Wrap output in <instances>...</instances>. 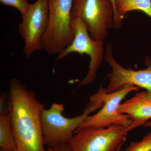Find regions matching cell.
Segmentation results:
<instances>
[{
  "instance_id": "1",
  "label": "cell",
  "mask_w": 151,
  "mask_h": 151,
  "mask_svg": "<svg viewBox=\"0 0 151 151\" xmlns=\"http://www.w3.org/2000/svg\"><path fill=\"white\" fill-rule=\"evenodd\" d=\"M8 96L14 151H46L42 124L44 105L35 92L27 89L17 78L10 81Z\"/></svg>"
},
{
  "instance_id": "2",
  "label": "cell",
  "mask_w": 151,
  "mask_h": 151,
  "mask_svg": "<svg viewBox=\"0 0 151 151\" xmlns=\"http://www.w3.org/2000/svg\"><path fill=\"white\" fill-rule=\"evenodd\" d=\"M74 0H48V24L42 40V50L59 54L72 42L75 32L72 17Z\"/></svg>"
},
{
  "instance_id": "3",
  "label": "cell",
  "mask_w": 151,
  "mask_h": 151,
  "mask_svg": "<svg viewBox=\"0 0 151 151\" xmlns=\"http://www.w3.org/2000/svg\"><path fill=\"white\" fill-rule=\"evenodd\" d=\"M62 104L53 103L42 113V124L44 143L47 147L55 148L70 143L76 131L90 113L96 111L92 107L86 106L79 116L68 118L63 115Z\"/></svg>"
},
{
  "instance_id": "4",
  "label": "cell",
  "mask_w": 151,
  "mask_h": 151,
  "mask_svg": "<svg viewBox=\"0 0 151 151\" xmlns=\"http://www.w3.org/2000/svg\"><path fill=\"white\" fill-rule=\"evenodd\" d=\"M115 9L112 0H74L73 18H79L94 40H104L114 28Z\"/></svg>"
},
{
  "instance_id": "5",
  "label": "cell",
  "mask_w": 151,
  "mask_h": 151,
  "mask_svg": "<svg viewBox=\"0 0 151 151\" xmlns=\"http://www.w3.org/2000/svg\"><path fill=\"white\" fill-rule=\"evenodd\" d=\"M128 132L119 125L77 129L69 144L70 151H116L124 145Z\"/></svg>"
},
{
  "instance_id": "6",
  "label": "cell",
  "mask_w": 151,
  "mask_h": 151,
  "mask_svg": "<svg viewBox=\"0 0 151 151\" xmlns=\"http://www.w3.org/2000/svg\"><path fill=\"white\" fill-rule=\"evenodd\" d=\"M139 88L128 85L117 92L108 93L106 89L100 86L97 92L103 102V106L96 114L87 116L77 129L87 127L105 128L112 125L129 128L133 124V120L127 114L119 113L118 108L127 95L138 91Z\"/></svg>"
},
{
  "instance_id": "7",
  "label": "cell",
  "mask_w": 151,
  "mask_h": 151,
  "mask_svg": "<svg viewBox=\"0 0 151 151\" xmlns=\"http://www.w3.org/2000/svg\"><path fill=\"white\" fill-rule=\"evenodd\" d=\"M75 20V32L71 43L60 54L56 60L65 58L72 52H76L82 56L87 55L90 57L89 70L86 77L78 87L91 84L95 80L96 74L104 57V41L94 40L91 37L88 29L83 21L78 17Z\"/></svg>"
},
{
  "instance_id": "8",
  "label": "cell",
  "mask_w": 151,
  "mask_h": 151,
  "mask_svg": "<svg viewBox=\"0 0 151 151\" xmlns=\"http://www.w3.org/2000/svg\"><path fill=\"white\" fill-rule=\"evenodd\" d=\"M48 0H37L30 4L22 16L18 31L24 41L23 52L27 57L42 50V42L48 27Z\"/></svg>"
},
{
  "instance_id": "9",
  "label": "cell",
  "mask_w": 151,
  "mask_h": 151,
  "mask_svg": "<svg viewBox=\"0 0 151 151\" xmlns=\"http://www.w3.org/2000/svg\"><path fill=\"white\" fill-rule=\"evenodd\" d=\"M104 59L111 68L107 75L109 83L106 91L113 93L128 85H134L144 88L151 93V60H145L148 67L144 70H135L126 69L116 61L113 52V47L108 44L105 48Z\"/></svg>"
},
{
  "instance_id": "10",
  "label": "cell",
  "mask_w": 151,
  "mask_h": 151,
  "mask_svg": "<svg viewBox=\"0 0 151 151\" xmlns=\"http://www.w3.org/2000/svg\"><path fill=\"white\" fill-rule=\"evenodd\" d=\"M118 111L127 114L133 120V124L127 128L128 132L143 126L151 119V93L147 91L137 93L122 103Z\"/></svg>"
},
{
  "instance_id": "11",
  "label": "cell",
  "mask_w": 151,
  "mask_h": 151,
  "mask_svg": "<svg viewBox=\"0 0 151 151\" xmlns=\"http://www.w3.org/2000/svg\"><path fill=\"white\" fill-rule=\"evenodd\" d=\"M117 12L122 19L133 11H142L151 18V0H115Z\"/></svg>"
},
{
  "instance_id": "12",
  "label": "cell",
  "mask_w": 151,
  "mask_h": 151,
  "mask_svg": "<svg viewBox=\"0 0 151 151\" xmlns=\"http://www.w3.org/2000/svg\"><path fill=\"white\" fill-rule=\"evenodd\" d=\"M0 147L15 151L14 139L10 118V113L0 114Z\"/></svg>"
},
{
  "instance_id": "13",
  "label": "cell",
  "mask_w": 151,
  "mask_h": 151,
  "mask_svg": "<svg viewBox=\"0 0 151 151\" xmlns=\"http://www.w3.org/2000/svg\"><path fill=\"white\" fill-rule=\"evenodd\" d=\"M151 131L144 136L142 139L139 142H132L126 151H151Z\"/></svg>"
},
{
  "instance_id": "14",
  "label": "cell",
  "mask_w": 151,
  "mask_h": 151,
  "mask_svg": "<svg viewBox=\"0 0 151 151\" xmlns=\"http://www.w3.org/2000/svg\"><path fill=\"white\" fill-rule=\"evenodd\" d=\"M0 2L3 5L17 9L21 14L22 16L26 13L30 5L27 0H0Z\"/></svg>"
},
{
  "instance_id": "15",
  "label": "cell",
  "mask_w": 151,
  "mask_h": 151,
  "mask_svg": "<svg viewBox=\"0 0 151 151\" xmlns=\"http://www.w3.org/2000/svg\"><path fill=\"white\" fill-rule=\"evenodd\" d=\"M115 0H112V2L115 9V14L114 17V28L116 29H119L122 27V20L123 19L119 15L115 7Z\"/></svg>"
},
{
  "instance_id": "16",
  "label": "cell",
  "mask_w": 151,
  "mask_h": 151,
  "mask_svg": "<svg viewBox=\"0 0 151 151\" xmlns=\"http://www.w3.org/2000/svg\"><path fill=\"white\" fill-rule=\"evenodd\" d=\"M46 151H70V147L69 144H67L55 148L48 147L46 149Z\"/></svg>"
},
{
  "instance_id": "17",
  "label": "cell",
  "mask_w": 151,
  "mask_h": 151,
  "mask_svg": "<svg viewBox=\"0 0 151 151\" xmlns=\"http://www.w3.org/2000/svg\"><path fill=\"white\" fill-rule=\"evenodd\" d=\"M145 127H148V128H150L151 129V122L147 121L143 125Z\"/></svg>"
},
{
  "instance_id": "18",
  "label": "cell",
  "mask_w": 151,
  "mask_h": 151,
  "mask_svg": "<svg viewBox=\"0 0 151 151\" xmlns=\"http://www.w3.org/2000/svg\"><path fill=\"white\" fill-rule=\"evenodd\" d=\"M0 151H14L11 150H7V149H0Z\"/></svg>"
},
{
  "instance_id": "19",
  "label": "cell",
  "mask_w": 151,
  "mask_h": 151,
  "mask_svg": "<svg viewBox=\"0 0 151 151\" xmlns=\"http://www.w3.org/2000/svg\"><path fill=\"white\" fill-rule=\"evenodd\" d=\"M122 147H121L119 148L118 149V150L116 151H121Z\"/></svg>"
},
{
  "instance_id": "20",
  "label": "cell",
  "mask_w": 151,
  "mask_h": 151,
  "mask_svg": "<svg viewBox=\"0 0 151 151\" xmlns=\"http://www.w3.org/2000/svg\"></svg>"
}]
</instances>
